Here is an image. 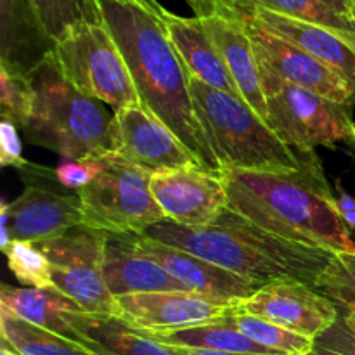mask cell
<instances>
[{
	"instance_id": "cell-1",
	"label": "cell",
	"mask_w": 355,
	"mask_h": 355,
	"mask_svg": "<svg viewBox=\"0 0 355 355\" xmlns=\"http://www.w3.org/2000/svg\"><path fill=\"white\" fill-rule=\"evenodd\" d=\"M101 19L128 66L141 104L159 118L205 170L222 165L196 111L191 73L177 52L158 0H97Z\"/></svg>"
},
{
	"instance_id": "cell-2",
	"label": "cell",
	"mask_w": 355,
	"mask_h": 355,
	"mask_svg": "<svg viewBox=\"0 0 355 355\" xmlns=\"http://www.w3.org/2000/svg\"><path fill=\"white\" fill-rule=\"evenodd\" d=\"M227 207L263 231L331 253L355 252L321 163L298 172L222 170Z\"/></svg>"
},
{
	"instance_id": "cell-3",
	"label": "cell",
	"mask_w": 355,
	"mask_h": 355,
	"mask_svg": "<svg viewBox=\"0 0 355 355\" xmlns=\"http://www.w3.org/2000/svg\"><path fill=\"white\" fill-rule=\"evenodd\" d=\"M142 236L175 246L260 284L297 279L314 286L333 257L326 250L277 238L229 207L203 227L165 220L151 225Z\"/></svg>"
},
{
	"instance_id": "cell-4",
	"label": "cell",
	"mask_w": 355,
	"mask_h": 355,
	"mask_svg": "<svg viewBox=\"0 0 355 355\" xmlns=\"http://www.w3.org/2000/svg\"><path fill=\"white\" fill-rule=\"evenodd\" d=\"M33 87V111L24 130L30 144L82 159L113 153V118L103 103L80 92L47 52L28 69Z\"/></svg>"
},
{
	"instance_id": "cell-5",
	"label": "cell",
	"mask_w": 355,
	"mask_h": 355,
	"mask_svg": "<svg viewBox=\"0 0 355 355\" xmlns=\"http://www.w3.org/2000/svg\"><path fill=\"white\" fill-rule=\"evenodd\" d=\"M196 111L222 168L298 172L321 163L288 146L241 97L211 89L191 76Z\"/></svg>"
},
{
	"instance_id": "cell-6",
	"label": "cell",
	"mask_w": 355,
	"mask_h": 355,
	"mask_svg": "<svg viewBox=\"0 0 355 355\" xmlns=\"http://www.w3.org/2000/svg\"><path fill=\"white\" fill-rule=\"evenodd\" d=\"M260 76L269 125L295 151L314 155L319 146L333 149L338 142L354 144L352 107L286 82L266 68H260Z\"/></svg>"
},
{
	"instance_id": "cell-7",
	"label": "cell",
	"mask_w": 355,
	"mask_h": 355,
	"mask_svg": "<svg viewBox=\"0 0 355 355\" xmlns=\"http://www.w3.org/2000/svg\"><path fill=\"white\" fill-rule=\"evenodd\" d=\"M62 75L114 111L141 104L128 66L103 19L73 28L52 49Z\"/></svg>"
},
{
	"instance_id": "cell-8",
	"label": "cell",
	"mask_w": 355,
	"mask_h": 355,
	"mask_svg": "<svg viewBox=\"0 0 355 355\" xmlns=\"http://www.w3.org/2000/svg\"><path fill=\"white\" fill-rule=\"evenodd\" d=\"M153 175L110 155V165L78 191L83 225L113 234H144L166 217L151 189Z\"/></svg>"
},
{
	"instance_id": "cell-9",
	"label": "cell",
	"mask_w": 355,
	"mask_h": 355,
	"mask_svg": "<svg viewBox=\"0 0 355 355\" xmlns=\"http://www.w3.org/2000/svg\"><path fill=\"white\" fill-rule=\"evenodd\" d=\"M106 232L87 225L69 229L58 238L33 243L51 263L52 283L87 314L116 315V298L103 276Z\"/></svg>"
},
{
	"instance_id": "cell-10",
	"label": "cell",
	"mask_w": 355,
	"mask_h": 355,
	"mask_svg": "<svg viewBox=\"0 0 355 355\" xmlns=\"http://www.w3.org/2000/svg\"><path fill=\"white\" fill-rule=\"evenodd\" d=\"M113 114V155L120 159L151 175L194 166L203 168L179 137L142 104Z\"/></svg>"
},
{
	"instance_id": "cell-11",
	"label": "cell",
	"mask_w": 355,
	"mask_h": 355,
	"mask_svg": "<svg viewBox=\"0 0 355 355\" xmlns=\"http://www.w3.org/2000/svg\"><path fill=\"white\" fill-rule=\"evenodd\" d=\"M229 314L255 315L312 340L340 318L338 307L329 298L297 279L263 284L250 298L236 302Z\"/></svg>"
},
{
	"instance_id": "cell-12",
	"label": "cell",
	"mask_w": 355,
	"mask_h": 355,
	"mask_svg": "<svg viewBox=\"0 0 355 355\" xmlns=\"http://www.w3.org/2000/svg\"><path fill=\"white\" fill-rule=\"evenodd\" d=\"M200 17L222 61L238 85L241 99L269 123L266 94L253 42L245 23L224 0H187Z\"/></svg>"
},
{
	"instance_id": "cell-13",
	"label": "cell",
	"mask_w": 355,
	"mask_h": 355,
	"mask_svg": "<svg viewBox=\"0 0 355 355\" xmlns=\"http://www.w3.org/2000/svg\"><path fill=\"white\" fill-rule=\"evenodd\" d=\"M231 6V3H229ZM241 21L245 23L246 31L253 42L257 61L260 68L269 69L279 78L295 83L304 89L314 90L319 96H324L335 103L354 107V90L342 76L326 64H322L314 55L307 54L297 45L290 44L284 38L270 33L269 30L260 26L259 23L246 16L238 7L231 6Z\"/></svg>"
},
{
	"instance_id": "cell-14",
	"label": "cell",
	"mask_w": 355,
	"mask_h": 355,
	"mask_svg": "<svg viewBox=\"0 0 355 355\" xmlns=\"http://www.w3.org/2000/svg\"><path fill=\"white\" fill-rule=\"evenodd\" d=\"M83 224L82 201L78 194H59L45 187L28 184L19 198L0 205L2 241L7 250L12 241L40 243L58 238Z\"/></svg>"
},
{
	"instance_id": "cell-15",
	"label": "cell",
	"mask_w": 355,
	"mask_h": 355,
	"mask_svg": "<svg viewBox=\"0 0 355 355\" xmlns=\"http://www.w3.org/2000/svg\"><path fill=\"white\" fill-rule=\"evenodd\" d=\"M232 305L193 291H153L116 297V315L139 331L162 333L215 322Z\"/></svg>"
},
{
	"instance_id": "cell-16",
	"label": "cell",
	"mask_w": 355,
	"mask_h": 355,
	"mask_svg": "<svg viewBox=\"0 0 355 355\" xmlns=\"http://www.w3.org/2000/svg\"><path fill=\"white\" fill-rule=\"evenodd\" d=\"M151 189L166 220L187 227L211 224L227 208V189L222 172L194 166L155 173Z\"/></svg>"
},
{
	"instance_id": "cell-17",
	"label": "cell",
	"mask_w": 355,
	"mask_h": 355,
	"mask_svg": "<svg viewBox=\"0 0 355 355\" xmlns=\"http://www.w3.org/2000/svg\"><path fill=\"white\" fill-rule=\"evenodd\" d=\"M137 246L146 257L155 260L187 291L236 304L252 297L263 284L253 283L245 277L232 274L208 260L163 243L139 236Z\"/></svg>"
},
{
	"instance_id": "cell-18",
	"label": "cell",
	"mask_w": 355,
	"mask_h": 355,
	"mask_svg": "<svg viewBox=\"0 0 355 355\" xmlns=\"http://www.w3.org/2000/svg\"><path fill=\"white\" fill-rule=\"evenodd\" d=\"M141 234L106 232L103 255V276L114 298L121 295L153 291H187L155 260L139 250Z\"/></svg>"
},
{
	"instance_id": "cell-19",
	"label": "cell",
	"mask_w": 355,
	"mask_h": 355,
	"mask_svg": "<svg viewBox=\"0 0 355 355\" xmlns=\"http://www.w3.org/2000/svg\"><path fill=\"white\" fill-rule=\"evenodd\" d=\"M234 7H238L241 12L252 17L255 23L269 30L270 33L297 45L302 51L314 55L322 64L338 73L352 87L355 97V47L345 37H342L336 31L328 30V28L293 19V17L281 16V14L270 12V10L266 9L239 6Z\"/></svg>"
},
{
	"instance_id": "cell-20",
	"label": "cell",
	"mask_w": 355,
	"mask_h": 355,
	"mask_svg": "<svg viewBox=\"0 0 355 355\" xmlns=\"http://www.w3.org/2000/svg\"><path fill=\"white\" fill-rule=\"evenodd\" d=\"M163 19L168 28L170 38L191 76L207 83L211 89L241 97L238 85L232 80L211 38L208 37L200 17L179 16L163 7Z\"/></svg>"
},
{
	"instance_id": "cell-21",
	"label": "cell",
	"mask_w": 355,
	"mask_h": 355,
	"mask_svg": "<svg viewBox=\"0 0 355 355\" xmlns=\"http://www.w3.org/2000/svg\"><path fill=\"white\" fill-rule=\"evenodd\" d=\"M66 319L76 342L97 355H173L168 347L132 328L118 315L71 311Z\"/></svg>"
},
{
	"instance_id": "cell-22",
	"label": "cell",
	"mask_w": 355,
	"mask_h": 355,
	"mask_svg": "<svg viewBox=\"0 0 355 355\" xmlns=\"http://www.w3.org/2000/svg\"><path fill=\"white\" fill-rule=\"evenodd\" d=\"M0 307L9 311L16 318L47 331L58 333L64 338L75 340V333L69 328L66 314L82 311L73 300L55 288H14L2 284L0 288ZM76 342V340H75Z\"/></svg>"
},
{
	"instance_id": "cell-23",
	"label": "cell",
	"mask_w": 355,
	"mask_h": 355,
	"mask_svg": "<svg viewBox=\"0 0 355 355\" xmlns=\"http://www.w3.org/2000/svg\"><path fill=\"white\" fill-rule=\"evenodd\" d=\"M146 336L155 342L168 347H191V349L222 350V352H241V354H260V355H279L266 347L259 345L248 336L243 335L234 326L227 324L222 319L208 324L191 326V328L175 329V331L148 333Z\"/></svg>"
},
{
	"instance_id": "cell-24",
	"label": "cell",
	"mask_w": 355,
	"mask_h": 355,
	"mask_svg": "<svg viewBox=\"0 0 355 355\" xmlns=\"http://www.w3.org/2000/svg\"><path fill=\"white\" fill-rule=\"evenodd\" d=\"M0 336L21 355H97L82 343L23 321L0 307Z\"/></svg>"
},
{
	"instance_id": "cell-25",
	"label": "cell",
	"mask_w": 355,
	"mask_h": 355,
	"mask_svg": "<svg viewBox=\"0 0 355 355\" xmlns=\"http://www.w3.org/2000/svg\"><path fill=\"white\" fill-rule=\"evenodd\" d=\"M30 6L49 51L73 28L101 19L97 0H30Z\"/></svg>"
},
{
	"instance_id": "cell-26",
	"label": "cell",
	"mask_w": 355,
	"mask_h": 355,
	"mask_svg": "<svg viewBox=\"0 0 355 355\" xmlns=\"http://www.w3.org/2000/svg\"><path fill=\"white\" fill-rule=\"evenodd\" d=\"M239 7H253V9H266L281 16L293 17V19L305 21V23L318 24L336 31L355 47V23L343 19L338 14L326 9L318 0H224Z\"/></svg>"
},
{
	"instance_id": "cell-27",
	"label": "cell",
	"mask_w": 355,
	"mask_h": 355,
	"mask_svg": "<svg viewBox=\"0 0 355 355\" xmlns=\"http://www.w3.org/2000/svg\"><path fill=\"white\" fill-rule=\"evenodd\" d=\"M222 321L234 326L238 331L248 336L259 345L272 350L279 355H309L314 340L302 336L298 333L290 331L286 328L266 321V319L255 318V315L241 314H225Z\"/></svg>"
},
{
	"instance_id": "cell-28",
	"label": "cell",
	"mask_w": 355,
	"mask_h": 355,
	"mask_svg": "<svg viewBox=\"0 0 355 355\" xmlns=\"http://www.w3.org/2000/svg\"><path fill=\"white\" fill-rule=\"evenodd\" d=\"M33 111V87L28 71L0 61V114L2 120L26 130Z\"/></svg>"
},
{
	"instance_id": "cell-29",
	"label": "cell",
	"mask_w": 355,
	"mask_h": 355,
	"mask_svg": "<svg viewBox=\"0 0 355 355\" xmlns=\"http://www.w3.org/2000/svg\"><path fill=\"white\" fill-rule=\"evenodd\" d=\"M314 288L329 298L342 314H355V252L333 253Z\"/></svg>"
},
{
	"instance_id": "cell-30",
	"label": "cell",
	"mask_w": 355,
	"mask_h": 355,
	"mask_svg": "<svg viewBox=\"0 0 355 355\" xmlns=\"http://www.w3.org/2000/svg\"><path fill=\"white\" fill-rule=\"evenodd\" d=\"M3 253L9 270L24 288H54L51 263L33 243L12 241Z\"/></svg>"
},
{
	"instance_id": "cell-31",
	"label": "cell",
	"mask_w": 355,
	"mask_h": 355,
	"mask_svg": "<svg viewBox=\"0 0 355 355\" xmlns=\"http://www.w3.org/2000/svg\"><path fill=\"white\" fill-rule=\"evenodd\" d=\"M110 155L90 156V158L82 159H64L54 170L55 180L61 186L78 193L80 189L89 186L94 179H97L107 168V165H110Z\"/></svg>"
},
{
	"instance_id": "cell-32",
	"label": "cell",
	"mask_w": 355,
	"mask_h": 355,
	"mask_svg": "<svg viewBox=\"0 0 355 355\" xmlns=\"http://www.w3.org/2000/svg\"><path fill=\"white\" fill-rule=\"evenodd\" d=\"M309 355H355V335L342 314L335 324L315 336Z\"/></svg>"
},
{
	"instance_id": "cell-33",
	"label": "cell",
	"mask_w": 355,
	"mask_h": 355,
	"mask_svg": "<svg viewBox=\"0 0 355 355\" xmlns=\"http://www.w3.org/2000/svg\"><path fill=\"white\" fill-rule=\"evenodd\" d=\"M0 165L16 166L17 170H23L28 165L23 158V146L17 135V127L7 120L0 121Z\"/></svg>"
},
{
	"instance_id": "cell-34",
	"label": "cell",
	"mask_w": 355,
	"mask_h": 355,
	"mask_svg": "<svg viewBox=\"0 0 355 355\" xmlns=\"http://www.w3.org/2000/svg\"><path fill=\"white\" fill-rule=\"evenodd\" d=\"M336 193H338L336 194V207H338L340 215L349 227L350 234H355V198L343 191L340 182L336 184Z\"/></svg>"
},
{
	"instance_id": "cell-35",
	"label": "cell",
	"mask_w": 355,
	"mask_h": 355,
	"mask_svg": "<svg viewBox=\"0 0 355 355\" xmlns=\"http://www.w3.org/2000/svg\"><path fill=\"white\" fill-rule=\"evenodd\" d=\"M318 2L322 3V6H324L326 9L331 10V12L338 14L343 19L354 21L355 23V10L350 0H318Z\"/></svg>"
},
{
	"instance_id": "cell-36",
	"label": "cell",
	"mask_w": 355,
	"mask_h": 355,
	"mask_svg": "<svg viewBox=\"0 0 355 355\" xmlns=\"http://www.w3.org/2000/svg\"><path fill=\"white\" fill-rule=\"evenodd\" d=\"M168 349L173 355H260V354H241V352H222V350H207V349H191V347H168Z\"/></svg>"
},
{
	"instance_id": "cell-37",
	"label": "cell",
	"mask_w": 355,
	"mask_h": 355,
	"mask_svg": "<svg viewBox=\"0 0 355 355\" xmlns=\"http://www.w3.org/2000/svg\"><path fill=\"white\" fill-rule=\"evenodd\" d=\"M0 355H21L7 340H0Z\"/></svg>"
},
{
	"instance_id": "cell-38",
	"label": "cell",
	"mask_w": 355,
	"mask_h": 355,
	"mask_svg": "<svg viewBox=\"0 0 355 355\" xmlns=\"http://www.w3.org/2000/svg\"><path fill=\"white\" fill-rule=\"evenodd\" d=\"M340 314H342V312H340ZM342 315H343V319H345L347 326L352 329L354 335H355V314H342Z\"/></svg>"
},
{
	"instance_id": "cell-39",
	"label": "cell",
	"mask_w": 355,
	"mask_h": 355,
	"mask_svg": "<svg viewBox=\"0 0 355 355\" xmlns=\"http://www.w3.org/2000/svg\"><path fill=\"white\" fill-rule=\"evenodd\" d=\"M350 2H352V6H354V10H355V0H350Z\"/></svg>"
},
{
	"instance_id": "cell-40",
	"label": "cell",
	"mask_w": 355,
	"mask_h": 355,
	"mask_svg": "<svg viewBox=\"0 0 355 355\" xmlns=\"http://www.w3.org/2000/svg\"><path fill=\"white\" fill-rule=\"evenodd\" d=\"M354 144H355V128H354Z\"/></svg>"
}]
</instances>
